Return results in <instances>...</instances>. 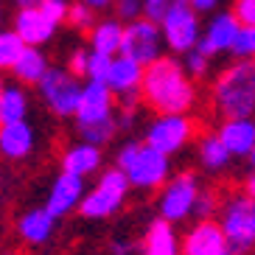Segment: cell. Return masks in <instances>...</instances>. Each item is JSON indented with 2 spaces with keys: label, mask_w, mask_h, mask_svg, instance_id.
I'll list each match as a JSON object with an SVG mask.
<instances>
[{
  "label": "cell",
  "mask_w": 255,
  "mask_h": 255,
  "mask_svg": "<svg viewBox=\"0 0 255 255\" xmlns=\"http://www.w3.org/2000/svg\"><path fill=\"white\" fill-rule=\"evenodd\" d=\"M124 31H127V28H121L115 20L101 23L96 31H93V51L113 56L115 51H121V48H124Z\"/></svg>",
  "instance_id": "cell-24"
},
{
  "label": "cell",
  "mask_w": 255,
  "mask_h": 255,
  "mask_svg": "<svg viewBox=\"0 0 255 255\" xmlns=\"http://www.w3.org/2000/svg\"><path fill=\"white\" fill-rule=\"evenodd\" d=\"M56 230V216L48 208H34L25 210L23 216L17 219V233L25 244H45Z\"/></svg>",
  "instance_id": "cell-16"
},
{
  "label": "cell",
  "mask_w": 255,
  "mask_h": 255,
  "mask_svg": "<svg viewBox=\"0 0 255 255\" xmlns=\"http://www.w3.org/2000/svg\"><path fill=\"white\" fill-rule=\"evenodd\" d=\"M87 68H90V53L76 51L73 56H70V73H73V76H84V73H87Z\"/></svg>",
  "instance_id": "cell-36"
},
{
  "label": "cell",
  "mask_w": 255,
  "mask_h": 255,
  "mask_svg": "<svg viewBox=\"0 0 255 255\" xmlns=\"http://www.w3.org/2000/svg\"><path fill=\"white\" fill-rule=\"evenodd\" d=\"M82 3H87V6H96V8H101V6H107V3H113V0H82Z\"/></svg>",
  "instance_id": "cell-41"
},
{
  "label": "cell",
  "mask_w": 255,
  "mask_h": 255,
  "mask_svg": "<svg viewBox=\"0 0 255 255\" xmlns=\"http://www.w3.org/2000/svg\"><path fill=\"white\" fill-rule=\"evenodd\" d=\"M124 174L129 177V185L132 188L154 191V188H160L163 182H168V154L157 151L154 146H149V143H140L137 157L132 160V165H129Z\"/></svg>",
  "instance_id": "cell-7"
},
{
  "label": "cell",
  "mask_w": 255,
  "mask_h": 255,
  "mask_svg": "<svg viewBox=\"0 0 255 255\" xmlns=\"http://www.w3.org/2000/svg\"><path fill=\"white\" fill-rule=\"evenodd\" d=\"M113 56H107V53H98L93 51L90 53V68H87V76H90V82H104L110 79V70H113Z\"/></svg>",
  "instance_id": "cell-28"
},
{
  "label": "cell",
  "mask_w": 255,
  "mask_h": 255,
  "mask_svg": "<svg viewBox=\"0 0 255 255\" xmlns=\"http://www.w3.org/2000/svg\"><path fill=\"white\" fill-rule=\"evenodd\" d=\"M39 90H42V98L48 101V107H51L56 115L65 118V115H76L84 87L73 79V73L53 68V70H48V76L42 79Z\"/></svg>",
  "instance_id": "cell-6"
},
{
  "label": "cell",
  "mask_w": 255,
  "mask_h": 255,
  "mask_svg": "<svg viewBox=\"0 0 255 255\" xmlns=\"http://www.w3.org/2000/svg\"><path fill=\"white\" fill-rule=\"evenodd\" d=\"M14 25H17V34L25 39V45H39V42H45L53 34V28H56V23L48 20L42 8H23V11L17 14Z\"/></svg>",
  "instance_id": "cell-19"
},
{
  "label": "cell",
  "mask_w": 255,
  "mask_h": 255,
  "mask_svg": "<svg viewBox=\"0 0 255 255\" xmlns=\"http://www.w3.org/2000/svg\"><path fill=\"white\" fill-rule=\"evenodd\" d=\"M45 0H17V6L20 8H42Z\"/></svg>",
  "instance_id": "cell-40"
},
{
  "label": "cell",
  "mask_w": 255,
  "mask_h": 255,
  "mask_svg": "<svg viewBox=\"0 0 255 255\" xmlns=\"http://www.w3.org/2000/svg\"><path fill=\"white\" fill-rule=\"evenodd\" d=\"M79 135L84 137V143L101 146L115 135V118H104V121H96V124H79Z\"/></svg>",
  "instance_id": "cell-27"
},
{
  "label": "cell",
  "mask_w": 255,
  "mask_h": 255,
  "mask_svg": "<svg viewBox=\"0 0 255 255\" xmlns=\"http://www.w3.org/2000/svg\"><path fill=\"white\" fill-rule=\"evenodd\" d=\"M219 137L227 146L233 157H244V154H253L255 149V121L250 118H230L222 124L219 129Z\"/></svg>",
  "instance_id": "cell-15"
},
{
  "label": "cell",
  "mask_w": 255,
  "mask_h": 255,
  "mask_svg": "<svg viewBox=\"0 0 255 255\" xmlns=\"http://www.w3.org/2000/svg\"><path fill=\"white\" fill-rule=\"evenodd\" d=\"M143 65H137L135 59H129V56H121V59L113 62V70H110V90L124 96V93H132V90H140L143 84Z\"/></svg>",
  "instance_id": "cell-21"
},
{
  "label": "cell",
  "mask_w": 255,
  "mask_h": 255,
  "mask_svg": "<svg viewBox=\"0 0 255 255\" xmlns=\"http://www.w3.org/2000/svg\"><path fill=\"white\" fill-rule=\"evenodd\" d=\"M68 20L76 25V28H87V25L93 23V14H90V8H87V3H76V6H70Z\"/></svg>",
  "instance_id": "cell-32"
},
{
  "label": "cell",
  "mask_w": 255,
  "mask_h": 255,
  "mask_svg": "<svg viewBox=\"0 0 255 255\" xmlns=\"http://www.w3.org/2000/svg\"><path fill=\"white\" fill-rule=\"evenodd\" d=\"M82 199H84V177L62 171L51 185L45 208L59 219V216H68L73 208H82Z\"/></svg>",
  "instance_id": "cell-12"
},
{
  "label": "cell",
  "mask_w": 255,
  "mask_h": 255,
  "mask_svg": "<svg viewBox=\"0 0 255 255\" xmlns=\"http://www.w3.org/2000/svg\"><path fill=\"white\" fill-rule=\"evenodd\" d=\"M196 132V124L185 115H160L146 132V143L154 146L163 154H174L180 151Z\"/></svg>",
  "instance_id": "cell-8"
},
{
  "label": "cell",
  "mask_w": 255,
  "mask_h": 255,
  "mask_svg": "<svg viewBox=\"0 0 255 255\" xmlns=\"http://www.w3.org/2000/svg\"><path fill=\"white\" fill-rule=\"evenodd\" d=\"M185 65H188V73H191V76H202L205 70H208V53H202L199 48H196V51L188 53Z\"/></svg>",
  "instance_id": "cell-33"
},
{
  "label": "cell",
  "mask_w": 255,
  "mask_h": 255,
  "mask_svg": "<svg viewBox=\"0 0 255 255\" xmlns=\"http://www.w3.org/2000/svg\"><path fill=\"white\" fill-rule=\"evenodd\" d=\"M42 11H45L48 20H53V23H59V20H65V17L70 14V8L65 0H45L42 3Z\"/></svg>",
  "instance_id": "cell-31"
},
{
  "label": "cell",
  "mask_w": 255,
  "mask_h": 255,
  "mask_svg": "<svg viewBox=\"0 0 255 255\" xmlns=\"http://www.w3.org/2000/svg\"><path fill=\"white\" fill-rule=\"evenodd\" d=\"M213 210H216V194H213V191H202V194H199V202H196V210H194L196 222L213 219Z\"/></svg>",
  "instance_id": "cell-30"
},
{
  "label": "cell",
  "mask_w": 255,
  "mask_h": 255,
  "mask_svg": "<svg viewBox=\"0 0 255 255\" xmlns=\"http://www.w3.org/2000/svg\"><path fill=\"white\" fill-rule=\"evenodd\" d=\"M31 149H34V129H31L25 121L3 124V129H0V151H3L8 160L28 157Z\"/></svg>",
  "instance_id": "cell-18"
},
{
  "label": "cell",
  "mask_w": 255,
  "mask_h": 255,
  "mask_svg": "<svg viewBox=\"0 0 255 255\" xmlns=\"http://www.w3.org/2000/svg\"><path fill=\"white\" fill-rule=\"evenodd\" d=\"M219 0H191V6L196 8V11H208V8H213Z\"/></svg>",
  "instance_id": "cell-38"
},
{
  "label": "cell",
  "mask_w": 255,
  "mask_h": 255,
  "mask_svg": "<svg viewBox=\"0 0 255 255\" xmlns=\"http://www.w3.org/2000/svg\"><path fill=\"white\" fill-rule=\"evenodd\" d=\"M25 39L17 34V31H6L3 37H0V65L3 68H14V62L23 56L25 51Z\"/></svg>",
  "instance_id": "cell-26"
},
{
  "label": "cell",
  "mask_w": 255,
  "mask_h": 255,
  "mask_svg": "<svg viewBox=\"0 0 255 255\" xmlns=\"http://www.w3.org/2000/svg\"><path fill=\"white\" fill-rule=\"evenodd\" d=\"M199 182L191 171H182L177 177L165 182L163 194H160V219L171 222V225H180L188 216H194L196 202H199Z\"/></svg>",
  "instance_id": "cell-5"
},
{
  "label": "cell",
  "mask_w": 255,
  "mask_h": 255,
  "mask_svg": "<svg viewBox=\"0 0 255 255\" xmlns=\"http://www.w3.org/2000/svg\"><path fill=\"white\" fill-rule=\"evenodd\" d=\"M11 73H14L23 84H42V79L48 76V62L37 48H25L23 56L14 62Z\"/></svg>",
  "instance_id": "cell-22"
},
{
  "label": "cell",
  "mask_w": 255,
  "mask_h": 255,
  "mask_svg": "<svg viewBox=\"0 0 255 255\" xmlns=\"http://www.w3.org/2000/svg\"><path fill=\"white\" fill-rule=\"evenodd\" d=\"M219 225L230 239L236 255H247L255 247V199L247 194H233L219 213Z\"/></svg>",
  "instance_id": "cell-3"
},
{
  "label": "cell",
  "mask_w": 255,
  "mask_h": 255,
  "mask_svg": "<svg viewBox=\"0 0 255 255\" xmlns=\"http://www.w3.org/2000/svg\"><path fill=\"white\" fill-rule=\"evenodd\" d=\"M127 194H129V177L121 168H110L98 177L96 188L82 199L79 213L84 219H107L121 210Z\"/></svg>",
  "instance_id": "cell-4"
},
{
  "label": "cell",
  "mask_w": 255,
  "mask_h": 255,
  "mask_svg": "<svg viewBox=\"0 0 255 255\" xmlns=\"http://www.w3.org/2000/svg\"><path fill=\"white\" fill-rule=\"evenodd\" d=\"M113 101L115 98H113L110 84H104V82L84 84L82 101H79V110H76L79 124H96V121L113 118Z\"/></svg>",
  "instance_id": "cell-13"
},
{
  "label": "cell",
  "mask_w": 255,
  "mask_h": 255,
  "mask_svg": "<svg viewBox=\"0 0 255 255\" xmlns=\"http://www.w3.org/2000/svg\"><path fill=\"white\" fill-rule=\"evenodd\" d=\"M236 17L244 25L255 28V0H236Z\"/></svg>",
  "instance_id": "cell-34"
},
{
  "label": "cell",
  "mask_w": 255,
  "mask_h": 255,
  "mask_svg": "<svg viewBox=\"0 0 255 255\" xmlns=\"http://www.w3.org/2000/svg\"><path fill=\"white\" fill-rule=\"evenodd\" d=\"M25 110H28L25 93L20 87H14V84H6L3 93H0V124H17V121H23Z\"/></svg>",
  "instance_id": "cell-23"
},
{
  "label": "cell",
  "mask_w": 255,
  "mask_h": 255,
  "mask_svg": "<svg viewBox=\"0 0 255 255\" xmlns=\"http://www.w3.org/2000/svg\"><path fill=\"white\" fill-rule=\"evenodd\" d=\"M101 168V151L93 143H79V146H70L65 154H62V171L76 174V177H90Z\"/></svg>",
  "instance_id": "cell-20"
},
{
  "label": "cell",
  "mask_w": 255,
  "mask_h": 255,
  "mask_svg": "<svg viewBox=\"0 0 255 255\" xmlns=\"http://www.w3.org/2000/svg\"><path fill=\"white\" fill-rule=\"evenodd\" d=\"M140 93L143 101L160 115H185L196 98L191 79L185 76L182 65H177L174 59L151 62L143 73Z\"/></svg>",
  "instance_id": "cell-1"
},
{
  "label": "cell",
  "mask_w": 255,
  "mask_h": 255,
  "mask_svg": "<svg viewBox=\"0 0 255 255\" xmlns=\"http://www.w3.org/2000/svg\"><path fill=\"white\" fill-rule=\"evenodd\" d=\"M140 253L143 255H182V241L177 239V230H174L171 222H165V219L151 222L146 236H143Z\"/></svg>",
  "instance_id": "cell-14"
},
{
  "label": "cell",
  "mask_w": 255,
  "mask_h": 255,
  "mask_svg": "<svg viewBox=\"0 0 255 255\" xmlns=\"http://www.w3.org/2000/svg\"><path fill=\"white\" fill-rule=\"evenodd\" d=\"M191 0H168V14L163 20V31H165V39L174 51H191L196 45V20H194V11H191Z\"/></svg>",
  "instance_id": "cell-9"
},
{
  "label": "cell",
  "mask_w": 255,
  "mask_h": 255,
  "mask_svg": "<svg viewBox=\"0 0 255 255\" xmlns=\"http://www.w3.org/2000/svg\"><path fill=\"white\" fill-rule=\"evenodd\" d=\"M230 157L233 154L227 151V146L222 143L219 135H208V137L199 140V160H202L205 168H210V171H222Z\"/></svg>",
  "instance_id": "cell-25"
},
{
  "label": "cell",
  "mask_w": 255,
  "mask_h": 255,
  "mask_svg": "<svg viewBox=\"0 0 255 255\" xmlns=\"http://www.w3.org/2000/svg\"><path fill=\"white\" fill-rule=\"evenodd\" d=\"M124 56L135 59L137 65H146L149 68L151 62H157L160 56V31L157 23L151 20H135L129 23V28L124 31V48H121Z\"/></svg>",
  "instance_id": "cell-11"
},
{
  "label": "cell",
  "mask_w": 255,
  "mask_h": 255,
  "mask_svg": "<svg viewBox=\"0 0 255 255\" xmlns=\"http://www.w3.org/2000/svg\"><path fill=\"white\" fill-rule=\"evenodd\" d=\"M233 51L239 53L241 59H255V28L253 25H244V28H241Z\"/></svg>",
  "instance_id": "cell-29"
},
{
  "label": "cell",
  "mask_w": 255,
  "mask_h": 255,
  "mask_svg": "<svg viewBox=\"0 0 255 255\" xmlns=\"http://www.w3.org/2000/svg\"><path fill=\"white\" fill-rule=\"evenodd\" d=\"M213 107L225 121L255 113V59H241L213 82Z\"/></svg>",
  "instance_id": "cell-2"
},
{
  "label": "cell",
  "mask_w": 255,
  "mask_h": 255,
  "mask_svg": "<svg viewBox=\"0 0 255 255\" xmlns=\"http://www.w3.org/2000/svg\"><path fill=\"white\" fill-rule=\"evenodd\" d=\"M241 28H239V17L236 14H219L213 23H210L208 28V37L202 39V45H199V51L208 53V56H213V53L219 51H227L233 45H236V39H239Z\"/></svg>",
  "instance_id": "cell-17"
},
{
  "label": "cell",
  "mask_w": 255,
  "mask_h": 255,
  "mask_svg": "<svg viewBox=\"0 0 255 255\" xmlns=\"http://www.w3.org/2000/svg\"><path fill=\"white\" fill-rule=\"evenodd\" d=\"M137 151H140V143H132V140H129L127 146L118 151V160H115V163H118L121 171H127L129 165H132V160L137 157Z\"/></svg>",
  "instance_id": "cell-35"
},
{
  "label": "cell",
  "mask_w": 255,
  "mask_h": 255,
  "mask_svg": "<svg viewBox=\"0 0 255 255\" xmlns=\"http://www.w3.org/2000/svg\"><path fill=\"white\" fill-rule=\"evenodd\" d=\"M137 11H140V0H118V14L124 17V20L137 17Z\"/></svg>",
  "instance_id": "cell-37"
},
{
  "label": "cell",
  "mask_w": 255,
  "mask_h": 255,
  "mask_svg": "<svg viewBox=\"0 0 255 255\" xmlns=\"http://www.w3.org/2000/svg\"><path fill=\"white\" fill-rule=\"evenodd\" d=\"M182 255H236V250L216 219H202L185 233Z\"/></svg>",
  "instance_id": "cell-10"
},
{
  "label": "cell",
  "mask_w": 255,
  "mask_h": 255,
  "mask_svg": "<svg viewBox=\"0 0 255 255\" xmlns=\"http://www.w3.org/2000/svg\"><path fill=\"white\" fill-rule=\"evenodd\" d=\"M250 160H253V165H255V149H253V154H250Z\"/></svg>",
  "instance_id": "cell-42"
},
{
  "label": "cell",
  "mask_w": 255,
  "mask_h": 255,
  "mask_svg": "<svg viewBox=\"0 0 255 255\" xmlns=\"http://www.w3.org/2000/svg\"><path fill=\"white\" fill-rule=\"evenodd\" d=\"M244 194H247L250 199H255V174L247 177V182H244Z\"/></svg>",
  "instance_id": "cell-39"
}]
</instances>
